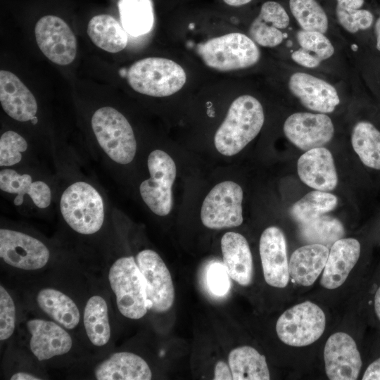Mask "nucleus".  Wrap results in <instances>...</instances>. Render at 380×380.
<instances>
[{"label": "nucleus", "mask_w": 380, "mask_h": 380, "mask_svg": "<svg viewBox=\"0 0 380 380\" xmlns=\"http://www.w3.org/2000/svg\"><path fill=\"white\" fill-rule=\"evenodd\" d=\"M326 374L331 380L357 379L362 359L353 338L346 333L336 332L329 336L324 350Z\"/></svg>", "instance_id": "nucleus-18"}, {"label": "nucleus", "mask_w": 380, "mask_h": 380, "mask_svg": "<svg viewBox=\"0 0 380 380\" xmlns=\"http://www.w3.org/2000/svg\"><path fill=\"white\" fill-rule=\"evenodd\" d=\"M295 39L296 46L284 62L350 82L359 78L346 49L327 34L298 27Z\"/></svg>", "instance_id": "nucleus-2"}, {"label": "nucleus", "mask_w": 380, "mask_h": 380, "mask_svg": "<svg viewBox=\"0 0 380 380\" xmlns=\"http://www.w3.org/2000/svg\"><path fill=\"white\" fill-rule=\"evenodd\" d=\"M207 286L216 296H224L230 289L229 274L224 266L219 262L211 264L206 273Z\"/></svg>", "instance_id": "nucleus-40"}, {"label": "nucleus", "mask_w": 380, "mask_h": 380, "mask_svg": "<svg viewBox=\"0 0 380 380\" xmlns=\"http://www.w3.org/2000/svg\"><path fill=\"white\" fill-rule=\"evenodd\" d=\"M350 141L361 163L372 170L380 172V110L373 99L369 114L353 122Z\"/></svg>", "instance_id": "nucleus-20"}, {"label": "nucleus", "mask_w": 380, "mask_h": 380, "mask_svg": "<svg viewBox=\"0 0 380 380\" xmlns=\"http://www.w3.org/2000/svg\"><path fill=\"white\" fill-rule=\"evenodd\" d=\"M135 259L145 280L148 310L156 312L169 310L174 303L175 289L164 261L151 249L141 251Z\"/></svg>", "instance_id": "nucleus-15"}, {"label": "nucleus", "mask_w": 380, "mask_h": 380, "mask_svg": "<svg viewBox=\"0 0 380 380\" xmlns=\"http://www.w3.org/2000/svg\"><path fill=\"white\" fill-rule=\"evenodd\" d=\"M344 234V227L338 219L324 215L300 225V237L309 244H322L329 248Z\"/></svg>", "instance_id": "nucleus-36"}, {"label": "nucleus", "mask_w": 380, "mask_h": 380, "mask_svg": "<svg viewBox=\"0 0 380 380\" xmlns=\"http://www.w3.org/2000/svg\"><path fill=\"white\" fill-rule=\"evenodd\" d=\"M59 208L67 224L79 234H94L103 224V198L89 182L76 181L68 185L61 194Z\"/></svg>", "instance_id": "nucleus-5"}, {"label": "nucleus", "mask_w": 380, "mask_h": 380, "mask_svg": "<svg viewBox=\"0 0 380 380\" xmlns=\"http://www.w3.org/2000/svg\"><path fill=\"white\" fill-rule=\"evenodd\" d=\"M31 334L30 347L39 360L68 353L72 345L70 334L56 322L42 319H32L27 322Z\"/></svg>", "instance_id": "nucleus-23"}, {"label": "nucleus", "mask_w": 380, "mask_h": 380, "mask_svg": "<svg viewBox=\"0 0 380 380\" xmlns=\"http://www.w3.org/2000/svg\"><path fill=\"white\" fill-rule=\"evenodd\" d=\"M11 380H39L40 378L27 372H17L12 375Z\"/></svg>", "instance_id": "nucleus-44"}, {"label": "nucleus", "mask_w": 380, "mask_h": 380, "mask_svg": "<svg viewBox=\"0 0 380 380\" xmlns=\"http://www.w3.org/2000/svg\"><path fill=\"white\" fill-rule=\"evenodd\" d=\"M325 326L323 310L315 303L305 301L288 309L279 317L276 331L285 344L303 347L320 338Z\"/></svg>", "instance_id": "nucleus-12"}, {"label": "nucleus", "mask_w": 380, "mask_h": 380, "mask_svg": "<svg viewBox=\"0 0 380 380\" xmlns=\"http://www.w3.org/2000/svg\"><path fill=\"white\" fill-rule=\"evenodd\" d=\"M348 45H370L376 0H319Z\"/></svg>", "instance_id": "nucleus-9"}, {"label": "nucleus", "mask_w": 380, "mask_h": 380, "mask_svg": "<svg viewBox=\"0 0 380 380\" xmlns=\"http://www.w3.org/2000/svg\"><path fill=\"white\" fill-rule=\"evenodd\" d=\"M87 34L96 46L109 53L120 52L127 44V32L108 14L94 16L88 23Z\"/></svg>", "instance_id": "nucleus-32"}, {"label": "nucleus", "mask_w": 380, "mask_h": 380, "mask_svg": "<svg viewBox=\"0 0 380 380\" xmlns=\"http://www.w3.org/2000/svg\"><path fill=\"white\" fill-rule=\"evenodd\" d=\"M84 325L86 334L96 346L106 345L110 337L108 306L100 296H93L88 301L84 311Z\"/></svg>", "instance_id": "nucleus-34"}, {"label": "nucleus", "mask_w": 380, "mask_h": 380, "mask_svg": "<svg viewBox=\"0 0 380 380\" xmlns=\"http://www.w3.org/2000/svg\"><path fill=\"white\" fill-rule=\"evenodd\" d=\"M243 190L236 182L224 181L216 184L205 196L201 220L209 229L238 227L243 222Z\"/></svg>", "instance_id": "nucleus-13"}, {"label": "nucleus", "mask_w": 380, "mask_h": 380, "mask_svg": "<svg viewBox=\"0 0 380 380\" xmlns=\"http://www.w3.org/2000/svg\"><path fill=\"white\" fill-rule=\"evenodd\" d=\"M329 253L328 247L317 243L296 249L289 262L290 277L300 286L312 285L324 270Z\"/></svg>", "instance_id": "nucleus-29"}, {"label": "nucleus", "mask_w": 380, "mask_h": 380, "mask_svg": "<svg viewBox=\"0 0 380 380\" xmlns=\"http://www.w3.org/2000/svg\"><path fill=\"white\" fill-rule=\"evenodd\" d=\"M277 1L286 8L299 28L325 34L346 49L343 40L319 0Z\"/></svg>", "instance_id": "nucleus-24"}, {"label": "nucleus", "mask_w": 380, "mask_h": 380, "mask_svg": "<svg viewBox=\"0 0 380 380\" xmlns=\"http://www.w3.org/2000/svg\"><path fill=\"white\" fill-rule=\"evenodd\" d=\"M147 166L150 177L140 184V196L154 214L166 216L172 207V186L177 175L176 165L167 153L156 149L149 153Z\"/></svg>", "instance_id": "nucleus-11"}, {"label": "nucleus", "mask_w": 380, "mask_h": 380, "mask_svg": "<svg viewBox=\"0 0 380 380\" xmlns=\"http://www.w3.org/2000/svg\"><path fill=\"white\" fill-rule=\"evenodd\" d=\"M369 46L380 54V0H376V18Z\"/></svg>", "instance_id": "nucleus-41"}, {"label": "nucleus", "mask_w": 380, "mask_h": 380, "mask_svg": "<svg viewBox=\"0 0 380 380\" xmlns=\"http://www.w3.org/2000/svg\"><path fill=\"white\" fill-rule=\"evenodd\" d=\"M0 257L8 265L25 270L44 267L50 252L37 238L16 230L0 229Z\"/></svg>", "instance_id": "nucleus-17"}, {"label": "nucleus", "mask_w": 380, "mask_h": 380, "mask_svg": "<svg viewBox=\"0 0 380 380\" xmlns=\"http://www.w3.org/2000/svg\"><path fill=\"white\" fill-rule=\"evenodd\" d=\"M361 251L360 242L353 238H342L331 246L320 283L327 289H334L346 280L357 263Z\"/></svg>", "instance_id": "nucleus-25"}, {"label": "nucleus", "mask_w": 380, "mask_h": 380, "mask_svg": "<svg viewBox=\"0 0 380 380\" xmlns=\"http://www.w3.org/2000/svg\"><path fill=\"white\" fill-rule=\"evenodd\" d=\"M91 124L99 147L110 160L120 165L133 160L137 140L131 125L120 111L101 107L94 113Z\"/></svg>", "instance_id": "nucleus-7"}, {"label": "nucleus", "mask_w": 380, "mask_h": 380, "mask_svg": "<svg viewBox=\"0 0 380 380\" xmlns=\"http://www.w3.org/2000/svg\"><path fill=\"white\" fill-rule=\"evenodd\" d=\"M15 326V308L13 300L3 286H0V339L10 338Z\"/></svg>", "instance_id": "nucleus-39"}, {"label": "nucleus", "mask_w": 380, "mask_h": 380, "mask_svg": "<svg viewBox=\"0 0 380 380\" xmlns=\"http://www.w3.org/2000/svg\"><path fill=\"white\" fill-rule=\"evenodd\" d=\"M223 265L231 279L243 286L253 279V258L248 243L239 233L226 232L221 239Z\"/></svg>", "instance_id": "nucleus-27"}, {"label": "nucleus", "mask_w": 380, "mask_h": 380, "mask_svg": "<svg viewBox=\"0 0 380 380\" xmlns=\"http://www.w3.org/2000/svg\"><path fill=\"white\" fill-rule=\"evenodd\" d=\"M36 300L41 310L63 327L72 329L79 324V309L64 293L54 289H43Z\"/></svg>", "instance_id": "nucleus-31"}, {"label": "nucleus", "mask_w": 380, "mask_h": 380, "mask_svg": "<svg viewBox=\"0 0 380 380\" xmlns=\"http://www.w3.org/2000/svg\"><path fill=\"white\" fill-rule=\"evenodd\" d=\"M278 84L285 96L305 111L333 114L351 100L360 77L354 82L335 78L279 61Z\"/></svg>", "instance_id": "nucleus-1"}, {"label": "nucleus", "mask_w": 380, "mask_h": 380, "mask_svg": "<svg viewBox=\"0 0 380 380\" xmlns=\"http://www.w3.org/2000/svg\"><path fill=\"white\" fill-rule=\"evenodd\" d=\"M264 122V108L260 100L248 94L239 96L232 103L215 132L216 149L226 156L236 155L257 137Z\"/></svg>", "instance_id": "nucleus-3"}, {"label": "nucleus", "mask_w": 380, "mask_h": 380, "mask_svg": "<svg viewBox=\"0 0 380 380\" xmlns=\"http://www.w3.org/2000/svg\"><path fill=\"white\" fill-rule=\"evenodd\" d=\"M37 44L42 53L51 62L70 64L77 53V39L69 25L56 15H45L34 28Z\"/></svg>", "instance_id": "nucleus-16"}, {"label": "nucleus", "mask_w": 380, "mask_h": 380, "mask_svg": "<svg viewBox=\"0 0 380 380\" xmlns=\"http://www.w3.org/2000/svg\"><path fill=\"white\" fill-rule=\"evenodd\" d=\"M346 52L369 94L380 110V54L367 45L352 44Z\"/></svg>", "instance_id": "nucleus-30"}, {"label": "nucleus", "mask_w": 380, "mask_h": 380, "mask_svg": "<svg viewBox=\"0 0 380 380\" xmlns=\"http://www.w3.org/2000/svg\"><path fill=\"white\" fill-rule=\"evenodd\" d=\"M298 27L286 8L277 0L262 2L248 28V35L260 46L279 51L286 61L296 47Z\"/></svg>", "instance_id": "nucleus-4"}, {"label": "nucleus", "mask_w": 380, "mask_h": 380, "mask_svg": "<svg viewBox=\"0 0 380 380\" xmlns=\"http://www.w3.org/2000/svg\"><path fill=\"white\" fill-rule=\"evenodd\" d=\"M98 380H150L151 370L139 355L119 352L99 364L94 370Z\"/></svg>", "instance_id": "nucleus-28"}, {"label": "nucleus", "mask_w": 380, "mask_h": 380, "mask_svg": "<svg viewBox=\"0 0 380 380\" xmlns=\"http://www.w3.org/2000/svg\"><path fill=\"white\" fill-rule=\"evenodd\" d=\"M374 309L376 316L380 320V287L378 289L374 296Z\"/></svg>", "instance_id": "nucleus-46"}, {"label": "nucleus", "mask_w": 380, "mask_h": 380, "mask_svg": "<svg viewBox=\"0 0 380 380\" xmlns=\"http://www.w3.org/2000/svg\"><path fill=\"white\" fill-rule=\"evenodd\" d=\"M0 102L3 110L11 118L37 122L38 106L32 93L13 73L0 71Z\"/></svg>", "instance_id": "nucleus-21"}, {"label": "nucleus", "mask_w": 380, "mask_h": 380, "mask_svg": "<svg viewBox=\"0 0 380 380\" xmlns=\"http://www.w3.org/2000/svg\"><path fill=\"white\" fill-rule=\"evenodd\" d=\"M259 251L265 281L273 287H286L290 275L283 232L274 226L265 229L260 239Z\"/></svg>", "instance_id": "nucleus-19"}, {"label": "nucleus", "mask_w": 380, "mask_h": 380, "mask_svg": "<svg viewBox=\"0 0 380 380\" xmlns=\"http://www.w3.org/2000/svg\"><path fill=\"white\" fill-rule=\"evenodd\" d=\"M283 132L287 139L303 151L324 147L334 137L336 127L329 114L296 111L284 120Z\"/></svg>", "instance_id": "nucleus-14"}, {"label": "nucleus", "mask_w": 380, "mask_h": 380, "mask_svg": "<svg viewBox=\"0 0 380 380\" xmlns=\"http://www.w3.org/2000/svg\"><path fill=\"white\" fill-rule=\"evenodd\" d=\"M297 171L300 180L314 189L330 191L337 186L334 160L325 147L305 151L298 160Z\"/></svg>", "instance_id": "nucleus-22"}, {"label": "nucleus", "mask_w": 380, "mask_h": 380, "mask_svg": "<svg viewBox=\"0 0 380 380\" xmlns=\"http://www.w3.org/2000/svg\"><path fill=\"white\" fill-rule=\"evenodd\" d=\"M337 204L335 195L328 191H312L291 206L290 214L296 221L303 223L333 210Z\"/></svg>", "instance_id": "nucleus-37"}, {"label": "nucleus", "mask_w": 380, "mask_h": 380, "mask_svg": "<svg viewBox=\"0 0 380 380\" xmlns=\"http://www.w3.org/2000/svg\"><path fill=\"white\" fill-rule=\"evenodd\" d=\"M127 79L137 92L153 97L168 96L184 85L186 75L176 62L164 58L150 57L134 63Z\"/></svg>", "instance_id": "nucleus-8"}, {"label": "nucleus", "mask_w": 380, "mask_h": 380, "mask_svg": "<svg viewBox=\"0 0 380 380\" xmlns=\"http://www.w3.org/2000/svg\"><path fill=\"white\" fill-rule=\"evenodd\" d=\"M363 380H380V357L372 362L362 376Z\"/></svg>", "instance_id": "nucleus-43"}, {"label": "nucleus", "mask_w": 380, "mask_h": 380, "mask_svg": "<svg viewBox=\"0 0 380 380\" xmlns=\"http://www.w3.org/2000/svg\"><path fill=\"white\" fill-rule=\"evenodd\" d=\"M27 148L26 139L18 132H4L0 137V167H11L19 163Z\"/></svg>", "instance_id": "nucleus-38"}, {"label": "nucleus", "mask_w": 380, "mask_h": 380, "mask_svg": "<svg viewBox=\"0 0 380 380\" xmlns=\"http://www.w3.org/2000/svg\"><path fill=\"white\" fill-rule=\"evenodd\" d=\"M0 189L9 194H16L13 199V204L16 206L23 203L25 195L41 209L49 207L51 203L52 192L46 182L34 181L30 175L20 173L13 168L4 167L1 170Z\"/></svg>", "instance_id": "nucleus-26"}, {"label": "nucleus", "mask_w": 380, "mask_h": 380, "mask_svg": "<svg viewBox=\"0 0 380 380\" xmlns=\"http://www.w3.org/2000/svg\"><path fill=\"white\" fill-rule=\"evenodd\" d=\"M121 24L132 36L148 33L153 25V13L150 0H120Z\"/></svg>", "instance_id": "nucleus-35"}, {"label": "nucleus", "mask_w": 380, "mask_h": 380, "mask_svg": "<svg viewBox=\"0 0 380 380\" xmlns=\"http://www.w3.org/2000/svg\"><path fill=\"white\" fill-rule=\"evenodd\" d=\"M110 287L120 312L131 319H139L147 312L144 278L132 256L118 258L108 273Z\"/></svg>", "instance_id": "nucleus-10"}, {"label": "nucleus", "mask_w": 380, "mask_h": 380, "mask_svg": "<svg viewBox=\"0 0 380 380\" xmlns=\"http://www.w3.org/2000/svg\"><path fill=\"white\" fill-rule=\"evenodd\" d=\"M196 51L209 68L220 71L255 67L262 58L260 46L248 35L232 32L196 45Z\"/></svg>", "instance_id": "nucleus-6"}, {"label": "nucleus", "mask_w": 380, "mask_h": 380, "mask_svg": "<svg viewBox=\"0 0 380 380\" xmlns=\"http://www.w3.org/2000/svg\"><path fill=\"white\" fill-rule=\"evenodd\" d=\"M214 380H232V374L229 366L224 361H218L214 369Z\"/></svg>", "instance_id": "nucleus-42"}, {"label": "nucleus", "mask_w": 380, "mask_h": 380, "mask_svg": "<svg viewBox=\"0 0 380 380\" xmlns=\"http://www.w3.org/2000/svg\"><path fill=\"white\" fill-rule=\"evenodd\" d=\"M228 362L234 380L270 379L265 357L251 346L234 348L229 354Z\"/></svg>", "instance_id": "nucleus-33"}, {"label": "nucleus", "mask_w": 380, "mask_h": 380, "mask_svg": "<svg viewBox=\"0 0 380 380\" xmlns=\"http://www.w3.org/2000/svg\"><path fill=\"white\" fill-rule=\"evenodd\" d=\"M255 0H223V1L232 7H242L248 6L253 3Z\"/></svg>", "instance_id": "nucleus-45"}]
</instances>
